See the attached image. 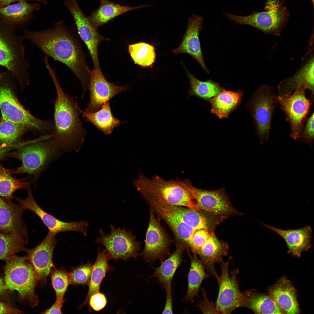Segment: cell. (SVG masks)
<instances>
[{"label": "cell", "instance_id": "obj_1", "mask_svg": "<svg viewBox=\"0 0 314 314\" xmlns=\"http://www.w3.org/2000/svg\"><path fill=\"white\" fill-rule=\"evenodd\" d=\"M78 35L60 20L46 30L31 31L24 29L23 37L46 56L67 66L78 79L85 93L88 89L91 70L86 62Z\"/></svg>", "mask_w": 314, "mask_h": 314}, {"label": "cell", "instance_id": "obj_2", "mask_svg": "<svg viewBox=\"0 0 314 314\" xmlns=\"http://www.w3.org/2000/svg\"><path fill=\"white\" fill-rule=\"evenodd\" d=\"M48 71L56 92L54 104V130L51 137L53 144L65 152L79 151L82 147L86 132L79 117L80 107L74 100L63 91L56 72Z\"/></svg>", "mask_w": 314, "mask_h": 314}, {"label": "cell", "instance_id": "obj_3", "mask_svg": "<svg viewBox=\"0 0 314 314\" xmlns=\"http://www.w3.org/2000/svg\"><path fill=\"white\" fill-rule=\"evenodd\" d=\"M14 78L8 70L0 73V109L2 118L22 125L40 136L52 135L54 129L53 119H39L24 107L14 94Z\"/></svg>", "mask_w": 314, "mask_h": 314}, {"label": "cell", "instance_id": "obj_4", "mask_svg": "<svg viewBox=\"0 0 314 314\" xmlns=\"http://www.w3.org/2000/svg\"><path fill=\"white\" fill-rule=\"evenodd\" d=\"M52 136H40L26 141L14 151L10 152L7 156L18 159L22 163L20 167L12 170V173H26L33 177L34 183L36 184L41 173L49 165L65 152L53 144Z\"/></svg>", "mask_w": 314, "mask_h": 314}, {"label": "cell", "instance_id": "obj_5", "mask_svg": "<svg viewBox=\"0 0 314 314\" xmlns=\"http://www.w3.org/2000/svg\"><path fill=\"white\" fill-rule=\"evenodd\" d=\"M133 183L144 199L150 197L171 205L201 210L188 190L184 181H167L158 176L148 179L140 172Z\"/></svg>", "mask_w": 314, "mask_h": 314}, {"label": "cell", "instance_id": "obj_6", "mask_svg": "<svg viewBox=\"0 0 314 314\" xmlns=\"http://www.w3.org/2000/svg\"><path fill=\"white\" fill-rule=\"evenodd\" d=\"M4 283L6 289L17 291L22 304L33 308L38 303L35 288L38 283L35 270L27 256L15 254L5 261Z\"/></svg>", "mask_w": 314, "mask_h": 314}, {"label": "cell", "instance_id": "obj_7", "mask_svg": "<svg viewBox=\"0 0 314 314\" xmlns=\"http://www.w3.org/2000/svg\"><path fill=\"white\" fill-rule=\"evenodd\" d=\"M13 26L0 22V65L6 68L23 88L29 84L28 63L25 56L24 38Z\"/></svg>", "mask_w": 314, "mask_h": 314}, {"label": "cell", "instance_id": "obj_8", "mask_svg": "<svg viewBox=\"0 0 314 314\" xmlns=\"http://www.w3.org/2000/svg\"><path fill=\"white\" fill-rule=\"evenodd\" d=\"M281 5L277 0H270L266 3L265 11L254 12L244 16L229 13L224 14L237 24L249 25L265 33L279 36L286 17V10Z\"/></svg>", "mask_w": 314, "mask_h": 314}, {"label": "cell", "instance_id": "obj_9", "mask_svg": "<svg viewBox=\"0 0 314 314\" xmlns=\"http://www.w3.org/2000/svg\"><path fill=\"white\" fill-rule=\"evenodd\" d=\"M231 258L226 262L221 263V274L216 273V278L219 285L218 294L215 303L216 308L220 313L230 314L237 308L242 307L243 293L240 289L237 279L239 270L234 269L230 274L229 266Z\"/></svg>", "mask_w": 314, "mask_h": 314}, {"label": "cell", "instance_id": "obj_10", "mask_svg": "<svg viewBox=\"0 0 314 314\" xmlns=\"http://www.w3.org/2000/svg\"><path fill=\"white\" fill-rule=\"evenodd\" d=\"M110 228L111 231L108 235L101 229H99L100 236L96 239L95 243L105 246L110 259L126 261L131 258L137 259L141 242L136 240L132 231H127L124 228L115 229L112 224Z\"/></svg>", "mask_w": 314, "mask_h": 314}, {"label": "cell", "instance_id": "obj_11", "mask_svg": "<svg viewBox=\"0 0 314 314\" xmlns=\"http://www.w3.org/2000/svg\"><path fill=\"white\" fill-rule=\"evenodd\" d=\"M305 89L300 88L294 92L276 97L291 126L290 137L295 140L300 138L302 131L303 123L308 113L311 104L305 95Z\"/></svg>", "mask_w": 314, "mask_h": 314}, {"label": "cell", "instance_id": "obj_12", "mask_svg": "<svg viewBox=\"0 0 314 314\" xmlns=\"http://www.w3.org/2000/svg\"><path fill=\"white\" fill-rule=\"evenodd\" d=\"M145 243L140 255L147 263L152 264L156 260L161 263L170 255V240L151 209Z\"/></svg>", "mask_w": 314, "mask_h": 314}, {"label": "cell", "instance_id": "obj_13", "mask_svg": "<svg viewBox=\"0 0 314 314\" xmlns=\"http://www.w3.org/2000/svg\"><path fill=\"white\" fill-rule=\"evenodd\" d=\"M276 98L270 86H261L251 101V111L261 143L268 139L272 117Z\"/></svg>", "mask_w": 314, "mask_h": 314}, {"label": "cell", "instance_id": "obj_14", "mask_svg": "<svg viewBox=\"0 0 314 314\" xmlns=\"http://www.w3.org/2000/svg\"><path fill=\"white\" fill-rule=\"evenodd\" d=\"M63 1L65 6L73 17L79 37L88 49L94 68H100L98 54L99 46L102 41L109 39L98 33L97 28L84 15L77 0Z\"/></svg>", "mask_w": 314, "mask_h": 314}, {"label": "cell", "instance_id": "obj_15", "mask_svg": "<svg viewBox=\"0 0 314 314\" xmlns=\"http://www.w3.org/2000/svg\"><path fill=\"white\" fill-rule=\"evenodd\" d=\"M192 196L201 210L217 215H241L236 209L223 188L214 190H206L197 188L188 180H184Z\"/></svg>", "mask_w": 314, "mask_h": 314}, {"label": "cell", "instance_id": "obj_16", "mask_svg": "<svg viewBox=\"0 0 314 314\" xmlns=\"http://www.w3.org/2000/svg\"><path fill=\"white\" fill-rule=\"evenodd\" d=\"M28 196L26 199L15 197V199L24 209L34 213L41 220L49 231L56 233L68 231L80 232L86 236L89 224L85 221L65 222L59 220L43 210L35 200L30 185L26 188Z\"/></svg>", "mask_w": 314, "mask_h": 314}, {"label": "cell", "instance_id": "obj_17", "mask_svg": "<svg viewBox=\"0 0 314 314\" xmlns=\"http://www.w3.org/2000/svg\"><path fill=\"white\" fill-rule=\"evenodd\" d=\"M127 89L126 85H115L109 82L104 76L100 68H94L91 70L89 76L88 89L90 101L85 111H97L105 103Z\"/></svg>", "mask_w": 314, "mask_h": 314}, {"label": "cell", "instance_id": "obj_18", "mask_svg": "<svg viewBox=\"0 0 314 314\" xmlns=\"http://www.w3.org/2000/svg\"><path fill=\"white\" fill-rule=\"evenodd\" d=\"M57 234L49 231L43 240L35 247L29 249L27 256L35 272L38 282L46 284L47 277L54 266L53 254L57 240Z\"/></svg>", "mask_w": 314, "mask_h": 314}, {"label": "cell", "instance_id": "obj_19", "mask_svg": "<svg viewBox=\"0 0 314 314\" xmlns=\"http://www.w3.org/2000/svg\"><path fill=\"white\" fill-rule=\"evenodd\" d=\"M24 210L18 204L0 197V231L19 236L27 243L28 234L23 218Z\"/></svg>", "mask_w": 314, "mask_h": 314}, {"label": "cell", "instance_id": "obj_20", "mask_svg": "<svg viewBox=\"0 0 314 314\" xmlns=\"http://www.w3.org/2000/svg\"><path fill=\"white\" fill-rule=\"evenodd\" d=\"M203 18L199 15H193L188 19V25L180 45L173 50L177 55L188 54L192 56L208 74L209 72L204 61L199 38V33L203 28Z\"/></svg>", "mask_w": 314, "mask_h": 314}, {"label": "cell", "instance_id": "obj_21", "mask_svg": "<svg viewBox=\"0 0 314 314\" xmlns=\"http://www.w3.org/2000/svg\"><path fill=\"white\" fill-rule=\"evenodd\" d=\"M263 225L275 232L282 237L286 242L288 253L299 258L302 252L308 250L312 247V230L311 227L306 226L296 229L283 230L268 225Z\"/></svg>", "mask_w": 314, "mask_h": 314}, {"label": "cell", "instance_id": "obj_22", "mask_svg": "<svg viewBox=\"0 0 314 314\" xmlns=\"http://www.w3.org/2000/svg\"><path fill=\"white\" fill-rule=\"evenodd\" d=\"M228 243L219 240L212 233L201 247L197 255L203 263L206 272L214 276L217 272L215 264L221 263L222 258L228 254Z\"/></svg>", "mask_w": 314, "mask_h": 314}, {"label": "cell", "instance_id": "obj_23", "mask_svg": "<svg viewBox=\"0 0 314 314\" xmlns=\"http://www.w3.org/2000/svg\"><path fill=\"white\" fill-rule=\"evenodd\" d=\"M268 292L283 313L295 314L299 313L295 289L286 277H282L270 287Z\"/></svg>", "mask_w": 314, "mask_h": 314}, {"label": "cell", "instance_id": "obj_24", "mask_svg": "<svg viewBox=\"0 0 314 314\" xmlns=\"http://www.w3.org/2000/svg\"><path fill=\"white\" fill-rule=\"evenodd\" d=\"M40 8L39 4L29 3L25 1L0 8V22L14 28L23 26L31 19L33 13Z\"/></svg>", "mask_w": 314, "mask_h": 314}, {"label": "cell", "instance_id": "obj_25", "mask_svg": "<svg viewBox=\"0 0 314 314\" xmlns=\"http://www.w3.org/2000/svg\"><path fill=\"white\" fill-rule=\"evenodd\" d=\"M185 249L184 244L178 242L174 251L161 263L159 266L153 268L154 272L149 277L156 278L165 291L171 288L174 276L178 268L183 261V255Z\"/></svg>", "mask_w": 314, "mask_h": 314}, {"label": "cell", "instance_id": "obj_26", "mask_svg": "<svg viewBox=\"0 0 314 314\" xmlns=\"http://www.w3.org/2000/svg\"><path fill=\"white\" fill-rule=\"evenodd\" d=\"M314 60L311 58L298 72L290 78L281 82L278 86L279 95L291 93L302 88L308 89L314 93Z\"/></svg>", "mask_w": 314, "mask_h": 314}, {"label": "cell", "instance_id": "obj_27", "mask_svg": "<svg viewBox=\"0 0 314 314\" xmlns=\"http://www.w3.org/2000/svg\"><path fill=\"white\" fill-rule=\"evenodd\" d=\"M242 307L257 314H283L282 310L270 295L252 289L243 292Z\"/></svg>", "mask_w": 314, "mask_h": 314}, {"label": "cell", "instance_id": "obj_28", "mask_svg": "<svg viewBox=\"0 0 314 314\" xmlns=\"http://www.w3.org/2000/svg\"><path fill=\"white\" fill-rule=\"evenodd\" d=\"M187 250L190 260V266L188 276L187 293L183 301L184 302L189 301L193 303L195 298L198 296L203 281L211 275L206 272L203 262L198 258L197 254L192 253V255L189 250Z\"/></svg>", "mask_w": 314, "mask_h": 314}, {"label": "cell", "instance_id": "obj_29", "mask_svg": "<svg viewBox=\"0 0 314 314\" xmlns=\"http://www.w3.org/2000/svg\"><path fill=\"white\" fill-rule=\"evenodd\" d=\"M79 112L86 121L92 124L105 134L112 133L114 128L119 126L120 124V120L113 116L109 101L105 103L96 111L87 112L83 111L80 108Z\"/></svg>", "mask_w": 314, "mask_h": 314}, {"label": "cell", "instance_id": "obj_30", "mask_svg": "<svg viewBox=\"0 0 314 314\" xmlns=\"http://www.w3.org/2000/svg\"><path fill=\"white\" fill-rule=\"evenodd\" d=\"M110 259L106 250H101L99 247L97 257L92 268L89 289L86 298L79 307L88 304L90 296L94 293L99 292L100 286L106 273L112 271L113 267L108 264Z\"/></svg>", "mask_w": 314, "mask_h": 314}, {"label": "cell", "instance_id": "obj_31", "mask_svg": "<svg viewBox=\"0 0 314 314\" xmlns=\"http://www.w3.org/2000/svg\"><path fill=\"white\" fill-rule=\"evenodd\" d=\"M147 6L146 5L131 7L115 4L108 0H101L98 9L88 17L96 28L115 17L128 11Z\"/></svg>", "mask_w": 314, "mask_h": 314}, {"label": "cell", "instance_id": "obj_32", "mask_svg": "<svg viewBox=\"0 0 314 314\" xmlns=\"http://www.w3.org/2000/svg\"><path fill=\"white\" fill-rule=\"evenodd\" d=\"M241 97L239 92L223 89L210 100L211 106V111L220 119L226 118L239 104Z\"/></svg>", "mask_w": 314, "mask_h": 314}, {"label": "cell", "instance_id": "obj_33", "mask_svg": "<svg viewBox=\"0 0 314 314\" xmlns=\"http://www.w3.org/2000/svg\"><path fill=\"white\" fill-rule=\"evenodd\" d=\"M12 170L7 169L0 164V197L12 201L13 193L16 190L26 188L30 182L25 179L13 177Z\"/></svg>", "mask_w": 314, "mask_h": 314}, {"label": "cell", "instance_id": "obj_34", "mask_svg": "<svg viewBox=\"0 0 314 314\" xmlns=\"http://www.w3.org/2000/svg\"><path fill=\"white\" fill-rule=\"evenodd\" d=\"M128 50L135 64L144 68L151 67L153 65L156 56L153 45L140 42L129 44Z\"/></svg>", "mask_w": 314, "mask_h": 314}, {"label": "cell", "instance_id": "obj_35", "mask_svg": "<svg viewBox=\"0 0 314 314\" xmlns=\"http://www.w3.org/2000/svg\"><path fill=\"white\" fill-rule=\"evenodd\" d=\"M26 243L19 236L5 234L0 231V261H6L20 251L27 252Z\"/></svg>", "mask_w": 314, "mask_h": 314}, {"label": "cell", "instance_id": "obj_36", "mask_svg": "<svg viewBox=\"0 0 314 314\" xmlns=\"http://www.w3.org/2000/svg\"><path fill=\"white\" fill-rule=\"evenodd\" d=\"M190 80L189 95L209 99L215 97L222 91L219 85L210 80L203 81L195 78L186 69Z\"/></svg>", "mask_w": 314, "mask_h": 314}, {"label": "cell", "instance_id": "obj_37", "mask_svg": "<svg viewBox=\"0 0 314 314\" xmlns=\"http://www.w3.org/2000/svg\"><path fill=\"white\" fill-rule=\"evenodd\" d=\"M27 130L22 125L1 118L0 120V145H11L19 142L18 140Z\"/></svg>", "mask_w": 314, "mask_h": 314}, {"label": "cell", "instance_id": "obj_38", "mask_svg": "<svg viewBox=\"0 0 314 314\" xmlns=\"http://www.w3.org/2000/svg\"><path fill=\"white\" fill-rule=\"evenodd\" d=\"M52 286L56 294V301L64 302L65 293L69 284V274L63 269L58 270L54 265L50 274Z\"/></svg>", "mask_w": 314, "mask_h": 314}, {"label": "cell", "instance_id": "obj_39", "mask_svg": "<svg viewBox=\"0 0 314 314\" xmlns=\"http://www.w3.org/2000/svg\"><path fill=\"white\" fill-rule=\"evenodd\" d=\"M90 261L72 268L69 274V284L88 286L92 267Z\"/></svg>", "mask_w": 314, "mask_h": 314}, {"label": "cell", "instance_id": "obj_40", "mask_svg": "<svg viewBox=\"0 0 314 314\" xmlns=\"http://www.w3.org/2000/svg\"><path fill=\"white\" fill-rule=\"evenodd\" d=\"M213 232L205 229H201L195 231L188 247L186 248L192 253L198 254L201 247Z\"/></svg>", "mask_w": 314, "mask_h": 314}, {"label": "cell", "instance_id": "obj_41", "mask_svg": "<svg viewBox=\"0 0 314 314\" xmlns=\"http://www.w3.org/2000/svg\"><path fill=\"white\" fill-rule=\"evenodd\" d=\"M202 299L195 306L199 308L203 313L220 314L217 310L215 303L212 301H210L207 297L206 293L204 289L201 290Z\"/></svg>", "mask_w": 314, "mask_h": 314}, {"label": "cell", "instance_id": "obj_42", "mask_svg": "<svg viewBox=\"0 0 314 314\" xmlns=\"http://www.w3.org/2000/svg\"><path fill=\"white\" fill-rule=\"evenodd\" d=\"M105 296L99 292L95 293L90 296L88 303L90 312L92 310L98 311L103 309L107 304Z\"/></svg>", "mask_w": 314, "mask_h": 314}, {"label": "cell", "instance_id": "obj_43", "mask_svg": "<svg viewBox=\"0 0 314 314\" xmlns=\"http://www.w3.org/2000/svg\"><path fill=\"white\" fill-rule=\"evenodd\" d=\"M314 113L308 119L300 138L301 140L312 147L314 139Z\"/></svg>", "mask_w": 314, "mask_h": 314}, {"label": "cell", "instance_id": "obj_44", "mask_svg": "<svg viewBox=\"0 0 314 314\" xmlns=\"http://www.w3.org/2000/svg\"><path fill=\"white\" fill-rule=\"evenodd\" d=\"M25 143V142H19L11 145H0V161L7 156L10 152L22 146Z\"/></svg>", "mask_w": 314, "mask_h": 314}, {"label": "cell", "instance_id": "obj_45", "mask_svg": "<svg viewBox=\"0 0 314 314\" xmlns=\"http://www.w3.org/2000/svg\"><path fill=\"white\" fill-rule=\"evenodd\" d=\"M165 291L166 292V301L162 313L172 314L173 300L172 288L167 289Z\"/></svg>", "mask_w": 314, "mask_h": 314}, {"label": "cell", "instance_id": "obj_46", "mask_svg": "<svg viewBox=\"0 0 314 314\" xmlns=\"http://www.w3.org/2000/svg\"><path fill=\"white\" fill-rule=\"evenodd\" d=\"M24 313L23 311L14 308L9 304L0 302V314H18Z\"/></svg>", "mask_w": 314, "mask_h": 314}, {"label": "cell", "instance_id": "obj_47", "mask_svg": "<svg viewBox=\"0 0 314 314\" xmlns=\"http://www.w3.org/2000/svg\"><path fill=\"white\" fill-rule=\"evenodd\" d=\"M64 302L56 301V302L49 308L43 312L40 313L42 314H63L61 308Z\"/></svg>", "mask_w": 314, "mask_h": 314}, {"label": "cell", "instance_id": "obj_48", "mask_svg": "<svg viewBox=\"0 0 314 314\" xmlns=\"http://www.w3.org/2000/svg\"><path fill=\"white\" fill-rule=\"evenodd\" d=\"M49 0H0V8L10 5L15 2L22 1H34L47 4Z\"/></svg>", "mask_w": 314, "mask_h": 314}, {"label": "cell", "instance_id": "obj_49", "mask_svg": "<svg viewBox=\"0 0 314 314\" xmlns=\"http://www.w3.org/2000/svg\"><path fill=\"white\" fill-rule=\"evenodd\" d=\"M6 290L4 281L0 276V296L4 293Z\"/></svg>", "mask_w": 314, "mask_h": 314}, {"label": "cell", "instance_id": "obj_50", "mask_svg": "<svg viewBox=\"0 0 314 314\" xmlns=\"http://www.w3.org/2000/svg\"><path fill=\"white\" fill-rule=\"evenodd\" d=\"M311 1H312V3H313H313H314V0H311Z\"/></svg>", "mask_w": 314, "mask_h": 314}]
</instances>
